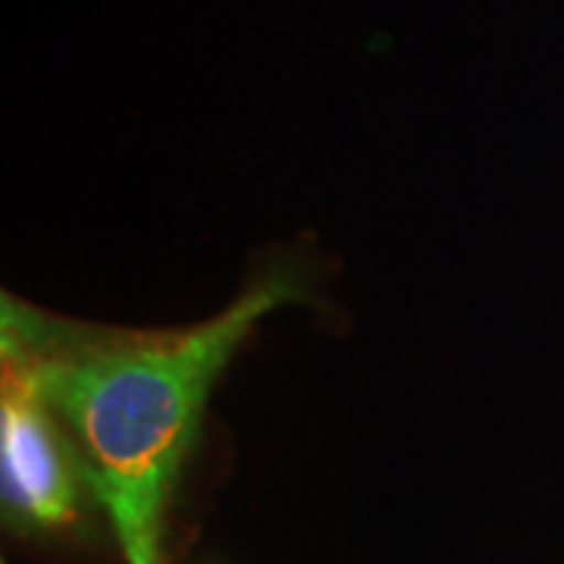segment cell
<instances>
[{
  "mask_svg": "<svg viewBox=\"0 0 564 564\" xmlns=\"http://www.w3.org/2000/svg\"><path fill=\"white\" fill-rule=\"evenodd\" d=\"M295 299L299 282L280 270L210 321L122 329L61 321L3 295V377L61 423L129 564H161L163 511L210 389L254 323Z\"/></svg>",
  "mask_w": 564,
  "mask_h": 564,
  "instance_id": "6da1fadb",
  "label": "cell"
},
{
  "mask_svg": "<svg viewBox=\"0 0 564 564\" xmlns=\"http://www.w3.org/2000/svg\"><path fill=\"white\" fill-rule=\"evenodd\" d=\"M82 480L79 458L54 414L25 386L0 377V496L10 521L69 524Z\"/></svg>",
  "mask_w": 564,
  "mask_h": 564,
  "instance_id": "7a4b0ae2",
  "label": "cell"
}]
</instances>
